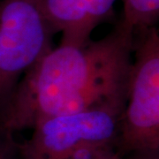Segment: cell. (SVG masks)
Instances as JSON below:
<instances>
[{
    "instance_id": "obj_1",
    "label": "cell",
    "mask_w": 159,
    "mask_h": 159,
    "mask_svg": "<svg viewBox=\"0 0 159 159\" xmlns=\"http://www.w3.org/2000/svg\"><path fill=\"white\" fill-rule=\"evenodd\" d=\"M135 31L121 20L83 46L60 43L24 74L4 114L8 132L42 119L105 110L121 118L126 102Z\"/></svg>"
},
{
    "instance_id": "obj_3",
    "label": "cell",
    "mask_w": 159,
    "mask_h": 159,
    "mask_svg": "<svg viewBox=\"0 0 159 159\" xmlns=\"http://www.w3.org/2000/svg\"><path fill=\"white\" fill-rule=\"evenodd\" d=\"M43 0H0V97L51 50Z\"/></svg>"
},
{
    "instance_id": "obj_7",
    "label": "cell",
    "mask_w": 159,
    "mask_h": 159,
    "mask_svg": "<svg viewBox=\"0 0 159 159\" xmlns=\"http://www.w3.org/2000/svg\"><path fill=\"white\" fill-rule=\"evenodd\" d=\"M116 159H121V158H120V157H117Z\"/></svg>"
},
{
    "instance_id": "obj_2",
    "label": "cell",
    "mask_w": 159,
    "mask_h": 159,
    "mask_svg": "<svg viewBox=\"0 0 159 159\" xmlns=\"http://www.w3.org/2000/svg\"><path fill=\"white\" fill-rule=\"evenodd\" d=\"M125 109L115 144L125 153L157 155L159 151V34L156 27L135 31Z\"/></svg>"
},
{
    "instance_id": "obj_4",
    "label": "cell",
    "mask_w": 159,
    "mask_h": 159,
    "mask_svg": "<svg viewBox=\"0 0 159 159\" xmlns=\"http://www.w3.org/2000/svg\"><path fill=\"white\" fill-rule=\"evenodd\" d=\"M119 119L105 110L42 119L32 127L29 140L20 145V159H69L85 142L115 144Z\"/></svg>"
},
{
    "instance_id": "obj_6",
    "label": "cell",
    "mask_w": 159,
    "mask_h": 159,
    "mask_svg": "<svg viewBox=\"0 0 159 159\" xmlns=\"http://www.w3.org/2000/svg\"><path fill=\"white\" fill-rule=\"evenodd\" d=\"M118 157L113 143L85 142L74 149L69 159H116Z\"/></svg>"
},
{
    "instance_id": "obj_5",
    "label": "cell",
    "mask_w": 159,
    "mask_h": 159,
    "mask_svg": "<svg viewBox=\"0 0 159 159\" xmlns=\"http://www.w3.org/2000/svg\"><path fill=\"white\" fill-rule=\"evenodd\" d=\"M116 0H43L46 15L60 43L83 46L98 24L111 13Z\"/></svg>"
}]
</instances>
